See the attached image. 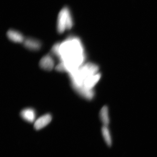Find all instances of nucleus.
<instances>
[{
	"label": "nucleus",
	"instance_id": "10",
	"mask_svg": "<svg viewBox=\"0 0 157 157\" xmlns=\"http://www.w3.org/2000/svg\"><path fill=\"white\" fill-rule=\"evenodd\" d=\"M101 132L102 136L106 144L109 146H112L113 143V138L111 131L108 126L103 125L102 127Z\"/></svg>",
	"mask_w": 157,
	"mask_h": 157
},
{
	"label": "nucleus",
	"instance_id": "2",
	"mask_svg": "<svg viewBox=\"0 0 157 157\" xmlns=\"http://www.w3.org/2000/svg\"><path fill=\"white\" fill-rule=\"evenodd\" d=\"M70 75L74 90L84 99H93L95 96L94 88L101 77L99 66L93 63H85L71 72Z\"/></svg>",
	"mask_w": 157,
	"mask_h": 157
},
{
	"label": "nucleus",
	"instance_id": "8",
	"mask_svg": "<svg viewBox=\"0 0 157 157\" xmlns=\"http://www.w3.org/2000/svg\"><path fill=\"white\" fill-rule=\"evenodd\" d=\"M36 112L32 108H27L21 113V116L24 120L29 123H33L35 120Z\"/></svg>",
	"mask_w": 157,
	"mask_h": 157
},
{
	"label": "nucleus",
	"instance_id": "7",
	"mask_svg": "<svg viewBox=\"0 0 157 157\" xmlns=\"http://www.w3.org/2000/svg\"><path fill=\"white\" fill-rule=\"evenodd\" d=\"M52 119V116L50 114H47L42 116L35 121L34 128L37 130L44 128L51 122Z\"/></svg>",
	"mask_w": 157,
	"mask_h": 157
},
{
	"label": "nucleus",
	"instance_id": "9",
	"mask_svg": "<svg viewBox=\"0 0 157 157\" xmlns=\"http://www.w3.org/2000/svg\"><path fill=\"white\" fill-rule=\"evenodd\" d=\"M99 117L104 126H108L110 123V118L109 108L104 106L101 108L99 113Z\"/></svg>",
	"mask_w": 157,
	"mask_h": 157
},
{
	"label": "nucleus",
	"instance_id": "5",
	"mask_svg": "<svg viewBox=\"0 0 157 157\" xmlns=\"http://www.w3.org/2000/svg\"><path fill=\"white\" fill-rule=\"evenodd\" d=\"M39 64L42 69L50 71L54 67L55 62L52 56L50 54H48L41 59Z\"/></svg>",
	"mask_w": 157,
	"mask_h": 157
},
{
	"label": "nucleus",
	"instance_id": "6",
	"mask_svg": "<svg viewBox=\"0 0 157 157\" xmlns=\"http://www.w3.org/2000/svg\"><path fill=\"white\" fill-rule=\"evenodd\" d=\"M7 36L10 40L15 43H23L25 39L22 33L14 29H9Z\"/></svg>",
	"mask_w": 157,
	"mask_h": 157
},
{
	"label": "nucleus",
	"instance_id": "1",
	"mask_svg": "<svg viewBox=\"0 0 157 157\" xmlns=\"http://www.w3.org/2000/svg\"><path fill=\"white\" fill-rule=\"evenodd\" d=\"M52 52L63 63L66 71L69 73L85 63L86 56L81 39L73 35L68 36L62 42L53 46Z\"/></svg>",
	"mask_w": 157,
	"mask_h": 157
},
{
	"label": "nucleus",
	"instance_id": "4",
	"mask_svg": "<svg viewBox=\"0 0 157 157\" xmlns=\"http://www.w3.org/2000/svg\"><path fill=\"white\" fill-rule=\"evenodd\" d=\"M23 44L25 48L27 50L34 52L40 50L42 47V43L40 40L32 38H25Z\"/></svg>",
	"mask_w": 157,
	"mask_h": 157
},
{
	"label": "nucleus",
	"instance_id": "3",
	"mask_svg": "<svg viewBox=\"0 0 157 157\" xmlns=\"http://www.w3.org/2000/svg\"><path fill=\"white\" fill-rule=\"evenodd\" d=\"M74 24L73 17L68 7L64 6L61 10L57 21L56 29L59 34H62L66 30H70Z\"/></svg>",
	"mask_w": 157,
	"mask_h": 157
}]
</instances>
